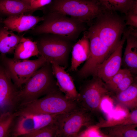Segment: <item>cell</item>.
Here are the masks:
<instances>
[{"instance_id":"obj_13","label":"cell","mask_w":137,"mask_h":137,"mask_svg":"<svg viewBox=\"0 0 137 137\" xmlns=\"http://www.w3.org/2000/svg\"><path fill=\"white\" fill-rule=\"evenodd\" d=\"M125 37L123 36L117 47L98 68L96 76L105 83L109 81L121 69L122 49Z\"/></svg>"},{"instance_id":"obj_27","label":"cell","mask_w":137,"mask_h":137,"mask_svg":"<svg viewBox=\"0 0 137 137\" xmlns=\"http://www.w3.org/2000/svg\"><path fill=\"white\" fill-rule=\"evenodd\" d=\"M131 73L126 68L121 69L109 81L105 83L106 88L112 93L115 87L123 79Z\"/></svg>"},{"instance_id":"obj_30","label":"cell","mask_w":137,"mask_h":137,"mask_svg":"<svg viewBox=\"0 0 137 137\" xmlns=\"http://www.w3.org/2000/svg\"><path fill=\"white\" fill-rule=\"evenodd\" d=\"M53 0H33L30 6L31 12L34 11L45 7L52 2Z\"/></svg>"},{"instance_id":"obj_15","label":"cell","mask_w":137,"mask_h":137,"mask_svg":"<svg viewBox=\"0 0 137 137\" xmlns=\"http://www.w3.org/2000/svg\"><path fill=\"white\" fill-rule=\"evenodd\" d=\"M44 17L35 16L30 14H23L7 17L3 23L8 30L21 33L33 29Z\"/></svg>"},{"instance_id":"obj_9","label":"cell","mask_w":137,"mask_h":137,"mask_svg":"<svg viewBox=\"0 0 137 137\" xmlns=\"http://www.w3.org/2000/svg\"><path fill=\"white\" fill-rule=\"evenodd\" d=\"M1 63L13 83L20 89L33 73L47 62L43 56L33 60H18L1 54Z\"/></svg>"},{"instance_id":"obj_25","label":"cell","mask_w":137,"mask_h":137,"mask_svg":"<svg viewBox=\"0 0 137 137\" xmlns=\"http://www.w3.org/2000/svg\"><path fill=\"white\" fill-rule=\"evenodd\" d=\"M18 114L16 111L5 112L0 115V137L10 135L11 132Z\"/></svg>"},{"instance_id":"obj_5","label":"cell","mask_w":137,"mask_h":137,"mask_svg":"<svg viewBox=\"0 0 137 137\" xmlns=\"http://www.w3.org/2000/svg\"><path fill=\"white\" fill-rule=\"evenodd\" d=\"M47 11H56L90 26L104 10L97 0H53Z\"/></svg>"},{"instance_id":"obj_12","label":"cell","mask_w":137,"mask_h":137,"mask_svg":"<svg viewBox=\"0 0 137 137\" xmlns=\"http://www.w3.org/2000/svg\"><path fill=\"white\" fill-rule=\"evenodd\" d=\"M126 45L122 57V66L129 70L133 75L137 73V29L129 26L123 33Z\"/></svg>"},{"instance_id":"obj_22","label":"cell","mask_w":137,"mask_h":137,"mask_svg":"<svg viewBox=\"0 0 137 137\" xmlns=\"http://www.w3.org/2000/svg\"><path fill=\"white\" fill-rule=\"evenodd\" d=\"M137 124L119 125L99 129L104 137H137Z\"/></svg>"},{"instance_id":"obj_16","label":"cell","mask_w":137,"mask_h":137,"mask_svg":"<svg viewBox=\"0 0 137 137\" xmlns=\"http://www.w3.org/2000/svg\"><path fill=\"white\" fill-rule=\"evenodd\" d=\"M41 128L38 115H18L11 132L13 137L24 136Z\"/></svg>"},{"instance_id":"obj_19","label":"cell","mask_w":137,"mask_h":137,"mask_svg":"<svg viewBox=\"0 0 137 137\" xmlns=\"http://www.w3.org/2000/svg\"><path fill=\"white\" fill-rule=\"evenodd\" d=\"M14 58L18 60L27 59L39 55L37 42L23 36L14 51Z\"/></svg>"},{"instance_id":"obj_21","label":"cell","mask_w":137,"mask_h":137,"mask_svg":"<svg viewBox=\"0 0 137 137\" xmlns=\"http://www.w3.org/2000/svg\"><path fill=\"white\" fill-rule=\"evenodd\" d=\"M0 12L7 17L31 13L30 7L21 0H0Z\"/></svg>"},{"instance_id":"obj_11","label":"cell","mask_w":137,"mask_h":137,"mask_svg":"<svg viewBox=\"0 0 137 137\" xmlns=\"http://www.w3.org/2000/svg\"><path fill=\"white\" fill-rule=\"evenodd\" d=\"M20 89L14 84L0 63V107L16 110Z\"/></svg>"},{"instance_id":"obj_10","label":"cell","mask_w":137,"mask_h":137,"mask_svg":"<svg viewBox=\"0 0 137 137\" xmlns=\"http://www.w3.org/2000/svg\"><path fill=\"white\" fill-rule=\"evenodd\" d=\"M89 43L90 52L88 59L78 71L77 76L81 80L92 76H96L98 67L111 53L94 35L87 33Z\"/></svg>"},{"instance_id":"obj_3","label":"cell","mask_w":137,"mask_h":137,"mask_svg":"<svg viewBox=\"0 0 137 137\" xmlns=\"http://www.w3.org/2000/svg\"><path fill=\"white\" fill-rule=\"evenodd\" d=\"M44 19L32 29V33H51L66 37L74 42L87 29L86 24L75 18L56 11L46 12Z\"/></svg>"},{"instance_id":"obj_31","label":"cell","mask_w":137,"mask_h":137,"mask_svg":"<svg viewBox=\"0 0 137 137\" xmlns=\"http://www.w3.org/2000/svg\"><path fill=\"white\" fill-rule=\"evenodd\" d=\"M24 3L29 5L30 7L33 0H21Z\"/></svg>"},{"instance_id":"obj_17","label":"cell","mask_w":137,"mask_h":137,"mask_svg":"<svg viewBox=\"0 0 137 137\" xmlns=\"http://www.w3.org/2000/svg\"><path fill=\"white\" fill-rule=\"evenodd\" d=\"M82 37L73 45L72 49L71 64L70 71H75L89 56L90 50L89 39L84 32Z\"/></svg>"},{"instance_id":"obj_4","label":"cell","mask_w":137,"mask_h":137,"mask_svg":"<svg viewBox=\"0 0 137 137\" xmlns=\"http://www.w3.org/2000/svg\"><path fill=\"white\" fill-rule=\"evenodd\" d=\"M79 105L78 102L67 98L59 90L19 108L16 112L18 115H59L71 112Z\"/></svg>"},{"instance_id":"obj_26","label":"cell","mask_w":137,"mask_h":137,"mask_svg":"<svg viewBox=\"0 0 137 137\" xmlns=\"http://www.w3.org/2000/svg\"><path fill=\"white\" fill-rule=\"evenodd\" d=\"M57 132L55 122L35 130L23 137H56Z\"/></svg>"},{"instance_id":"obj_29","label":"cell","mask_w":137,"mask_h":137,"mask_svg":"<svg viewBox=\"0 0 137 137\" xmlns=\"http://www.w3.org/2000/svg\"><path fill=\"white\" fill-rule=\"evenodd\" d=\"M124 18L126 25L137 28V14L129 10Z\"/></svg>"},{"instance_id":"obj_24","label":"cell","mask_w":137,"mask_h":137,"mask_svg":"<svg viewBox=\"0 0 137 137\" xmlns=\"http://www.w3.org/2000/svg\"><path fill=\"white\" fill-rule=\"evenodd\" d=\"M137 124V108L132 110L125 116L118 119L101 120L96 124L98 128L119 125Z\"/></svg>"},{"instance_id":"obj_2","label":"cell","mask_w":137,"mask_h":137,"mask_svg":"<svg viewBox=\"0 0 137 137\" xmlns=\"http://www.w3.org/2000/svg\"><path fill=\"white\" fill-rule=\"evenodd\" d=\"M126 26L124 17L116 11L104 10L87 30L95 35L112 53L119 44Z\"/></svg>"},{"instance_id":"obj_1","label":"cell","mask_w":137,"mask_h":137,"mask_svg":"<svg viewBox=\"0 0 137 137\" xmlns=\"http://www.w3.org/2000/svg\"><path fill=\"white\" fill-rule=\"evenodd\" d=\"M51 63L47 62L36 71L19 89L17 108L30 104L51 92L59 90Z\"/></svg>"},{"instance_id":"obj_23","label":"cell","mask_w":137,"mask_h":137,"mask_svg":"<svg viewBox=\"0 0 137 137\" xmlns=\"http://www.w3.org/2000/svg\"><path fill=\"white\" fill-rule=\"evenodd\" d=\"M104 10L118 11L126 14L136 0H97Z\"/></svg>"},{"instance_id":"obj_8","label":"cell","mask_w":137,"mask_h":137,"mask_svg":"<svg viewBox=\"0 0 137 137\" xmlns=\"http://www.w3.org/2000/svg\"><path fill=\"white\" fill-rule=\"evenodd\" d=\"M78 93L79 104L97 117L101 113V104L102 99L113 95L106 88L105 82L97 76L83 81Z\"/></svg>"},{"instance_id":"obj_20","label":"cell","mask_w":137,"mask_h":137,"mask_svg":"<svg viewBox=\"0 0 137 137\" xmlns=\"http://www.w3.org/2000/svg\"><path fill=\"white\" fill-rule=\"evenodd\" d=\"M120 105L130 110L137 108V79L127 89L115 95H113Z\"/></svg>"},{"instance_id":"obj_28","label":"cell","mask_w":137,"mask_h":137,"mask_svg":"<svg viewBox=\"0 0 137 137\" xmlns=\"http://www.w3.org/2000/svg\"><path fill=\"white\" fill-rule=\"evenodd\" d=\"M136 77L131 73L126 76L117 85L112 93L115 95L125 90L132 83Z\"/></svg>"},{"instance_id":"obj_14","label":"cell","mask_w":137,"mask_h":137,"mask_svg":"<svg viewBox=\"0 0 137 137\" xmlns=\"http://www.w3.org/2000/svg\"><path fill=\"white\" fill-rule=\"evenodd\" d=\"M50 63L59 89L67 98L78 102L79 93L72 77L66 71L64 67L54 62Z\"/></svg>"},{"instance_id":"obj_18","label":"cell","mask_w":137,"mask_h":137,"mask_svg":"<svg viewBox=\"0 0 137 137\" xmlns=\"http://www.w3.org/2000/svg\"><path fill=\"white\" fill-rule=\"evenodd\" d=\"M23 35H19L8 30L4 26L0 28V53H13Z\"/></svg>"},{"instance_id":"obj_7","label":"cell","mask_w":137,"mask_h":137,"mask_svg":"<svg viewBox=\"0 0 137 137\" xmlns=\"http://www.w3.org/2000/svg\"><path fill=\"white\" fill-rule=\"evenodd\" d=\"M95 117L80 105L71 112L58 115L56 137H77L82 128L96 125Z\"/></svg>"},{"instance_id":"obj_6","label":"cell","mask_w":137,"mask_h":137,"mask_svg":"<svg viewBox=\"0 0 137 137\" xmlns=\"http://www.w3.org/2000/svg\"><path fill=\"white\" fill-rule=\"evenodd\" d=\"M39 35L40 37L36 42L39 55L43 57L47 62H54L67 68L74 41L66 37L55 34Z\"/></svg>"}]
</instances>
